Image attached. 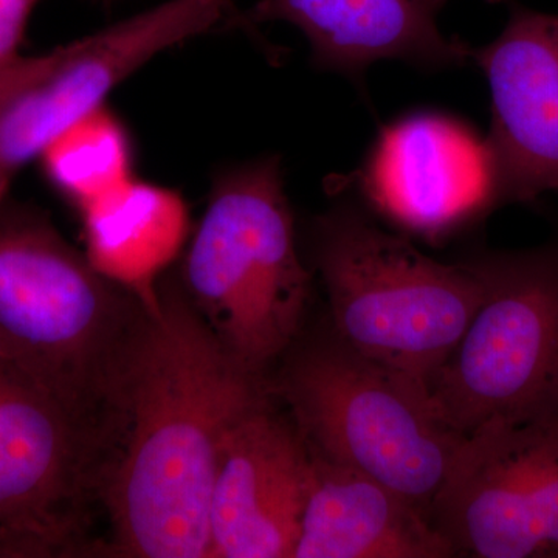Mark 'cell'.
Masks as SVG:
<instances>
[{
  "mask_svg": "<svg viewBox=\"0 0 558 558\" xmlns=\"http://www.w3.org/2000/svg\"><path fill=\"white\" fill-rule=\"evenodd\" d=\"M132 360L119 428L100 473L106 556L209 558V499L234 422L274 395L194 310L178 277L159 286Z\"/></svg>",
  "mask_w": 558,
  "mask_h": 558,
  "instance_id": "cell-1",
  "label": "cell"
},
{
  "mask_svg": "<svg viewBox=\"0 0 558 558\" xmlns=\"http://www.w3.org/2000/svg\"><path fill=\"white\" fill-rule=\"evenodd\" d=\"M149 311L35 205L0 201V362L100 440L116 438Z\"/></svg>",
  "mask_w": 558,
  "mask_h": 558,
  "instance_id": "cell-2",
  "label": "cell"
},
{
  "mask_svg": "<svg viewBox=\"0 0 558 558\" xmlns=\"http://www.w3.org/2000/svg\"><path fill=\"white\" fill-rule=\"evenodd\" d=\"M175 277L231 357L269 377L299 340L312 284L277 157L216 180Z\"/></svg>",
  "mask_w": 558,
  "mask_h": 558,
  "instance_id": "cell-3",
  "label": "cell"
},
{
  "mask_svg": "<svg viewBox=\"0 0 558 558\" xmlns=\"http://www.w3.org/2000/svg\"><path fill=\"white\" fill-rule=\"evenodd\" d=\"M270 388L307 446L409 498L429 517L465 436L425 381L349 348L330 330L292 344Z\"/></svg>",
  "mask_w": 558,
  "mask_h": 558,
  "instance_id": "cell-4",
  "label": "cell"
},
{
  "mask_svg": "<svg viewBox=\"0 0 558 558\" xmlns=\"http://www.w3.org/2000/svg\"><path fill=\"white\" fill-rule=\"evenodd\" d=\"M314 240L332 332L428 385L483 300L478 260L440 263L348 208L318 218Z\"/></svg>",
  "mask_w": 558,
  "mask_h": 558,
  "instance_id": "cell-5",
  "label": "cell"
},
{
  "mask_svg": "<svg viewBox=\"0 0 558 558\" xmlns=\"http://www.w3.org/2000/svg\"><path fill=\"white\" fill-rule=\"evenodd\" d=\"M484 295L429 380L444 416L468 436L488 421L558 417V250L478 259Z\"/></svg>",
  "mask_w": 558,
  "mask_h": 558,
  "instance_id": "cell-6",
  "label": "cell"
},
{
  "mask_svg": "<svg viewBox=\"0 0 558 558\" xmlns=\"http://www.w3.org/2000/svg\"><path fill=\"white\" fill-rule=\"evenodd\" d=\"M105 449L0 362V558L105 556L94 515Z\"/></svg>",
  "mask_w": 558,
  "mask_h": 558,
  "instance_id": "cell-7",
  "label": "cell"
},
{
  "mask_svg": "<svg viewBox=\"0 0 558 558\" xmlns=\"http://www.w3.org/2000/svg\"><path fill=\"white\" fill-rule=\"evenodd\" d=\"M429 520L454 557L558 558V417L465 436Z\"/></svg>",
  "mask_w": 558,
  "mask_h": 558,
  "instance_id": "cell-8",
  "label": "cell"
},
{
  "mask_svg": "<svg viewBox=\"0 0 558 558\" xmlns=\"http://www.w3.org/2000/svg\"><path fill=\"white\" fill-rule=\"evenodd\" d=\"M240 20L233 0H167L58 47L51 68L0 112V201L22 168L146 62L222 25L240 27Z\"/></svg>",
  "mask_w": 558,
  "mask_h": 558,
  "instance_id": "cell-9",
  "label": "cell"
},
{
  "mask_svg": "<svg viewBox=\"0 0 558 558\" xmlns=\"http://www.w3.org/2000/svg\"><path fill=\"white\" fill-rule=\"evenodd\" d=\"M277 396L234 422L209 499V558H293L311 481V449Z\"/></svg>",
  "mask_w": 558,
  "mask_h": 558,
  "instance_id": "cell-10",
  "label": "cell"
},
{
  "mask_svg": "<svg viewBox=\"0 0 558 558\" xmlns=\"http://www.w3.org/2000/svg\"><path fill=\"white\" fill-rule=\"evenodd\" d=\"M488 83L486 145L498 202H529L558 190V14L517 7L508 25L472 49Z\"/></svg>",
  "mask_w": 558,
  "mask_h": 558,
  "instance_id": "cell-11",
  "label": "cell"
},
{
  "mask_svg": "<svg viewBox=\"0 0 558 558\" xmlns=\"http://www.w3.org/2000/svg\"><path fill=\"white\" fill-rule=\"evenodd\" d=\"M362 186L388 219L428 240L447 236L499 204L486 142L433 113L381 132Z\"/></svg>",
  "mask_w": 558,
  "mask_h": 558,
  "instance_id": "cell-12",
  "label": "cell"
},
{
  "mask_svg": "<svg viewBox=\"0 0 558 558\" xmlns=\"http://www.w3.org/2000/svg\"><path fill=\"white\" fill-rule=\"evenodd\" d=\"M438 11L433 0H259L242 22H288L306 36L315 64L357 76L381 60L424 68L470 61L472 49L440 33Z\"/></svg>",
  "mask_w": 558,
  "mask_h": 558,
  "instance_id": "cell-13",
  "label": "cell"
},
{
  "mask_svg": "<svg viewBox=\"0 0 558 558\" xmlns=\"http://www.w3.org/2000/svg\"><path fill=\"white\" fill-rule=\"evenodd\" d=\"M450 543L409 498L311 450L293 558H450Z\"/></svg>",
  "mask_w": 558,
  "mask_h": 558,
  "instance_id": "cell-14",
  "label": "cell"
},
{
  "mask_svg": "<svg viewBox=\"0 0 558 558\" xmlns=\"http://www.w3.org/2000/svg\"><path fill=\"white\" fill-rule=\"evenodd\" d=\"M80 213L92 266L159 311L161 278L189 241L185 199L175 190L131 178Z\"/></svg>",
  "mask_w": 558,
  "mask_h": 558,
  "instance_id": "cell-15",
  "label": "cell"
},
{
  "mask_svg": "<svg viewBox=\"0 0 558 558\" xmlns=\"http://www.w3.org/2000/svg\"><path fill=\"white\" fill-rule=\"evenodd\" d=\"M39 160L80 211L132 178L130 137L106 105L58 135Z\"/></svg>",
  "mask_w": 558,
  "mask_h": 558,
  "instance_id": "cell-16",
  "label": "cell"
},
{
  "mask_svg": "<svg viewBox=\"0 0 558 558\" xmlns=\"http://www.w3.org/2000/svg\"><path fill=\"white\" fill-rule=\"evenodd\" d=\"M43 0H0V68L21 58L28 21Z\"/></svg>",
  "mask_w": 558,
  "mask_h": 558,
  "instance_id": "cell-17",
  "label": "cell"
},
{
  "mask_svg": "<svg viewBox=\"0 0 558 558\" xmlns=\"http://www.w3.org/2000/svg\"><path fill=\"white\" fill-rule=\"evenodd\" d=\"M58 49L38 57H21L0 68V112L25 87L40 78L57 60Z\"/></svg>",
  "mask_w": 558,
  "mask_h": 558,
  "instance_id": "cell-18",
  "label": "cell"
},
{
  "mask_svg": "<svg viewBox=\"0 0 558 558\" xmlns=\"http://www.w3.org/2000/svg\"><path fill=\"white\" fill-rule=\"evenodd\" d=\"M435 2V5L438 7V9H442L444 3L447 2V0H433ZM488 2L492 3H498V2H505V0H488Z\"/></svg>",
  "mask_w": 558,
  "mask_h": 558,
  "instance_id": "cell-19",
  "label": "cell"
}]
</instances>
